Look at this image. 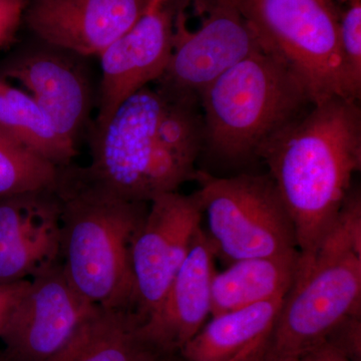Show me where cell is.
<instances>
[{
  "mask_svg": "<svg viewBox=\"0 0 361 361\" xmlns=\"http://www.w3.org/2000/svg\"><path fill=\"white\" fill-rule=\"evenodd\" d=\"M197 97L144 87L123 102L109 122L92 129L90 165L66 174L123 201L149 203L195 180L203 149V120Z\"/></svg>",
  "mask_w": 361,
  "mask_h": 361,
  "instance_id": "cell-1",
  "label": "cell"
},
{
  "mask_svg": "<svg viewBox=\"0 0 361 361\" xmlns=\"http://www.w3.org/2000/svg\"><path fill=\"white\" fill-rule=\"evenodd\" d=\"M259 158L293 222L299 263L307 262L334 227L361 168L360 102L336 97L312 104Z\"/></svg>",
  "mask_w": 361,
  "mask_h": 361,
  "instance_id": "cell-2",
  "label": "cell"
},
{
  "mask_svg": "<svg viewBox=\"0 0 361 361\" xmlns=\"http://www.w3.org/2000/svg\"><path fill=\"white\" fill-rule=\"evenodd\" d=\"M56 191L63 204L61 265L71 286L94 305L135 310L130 246L149 203L111 198L63 169Z\"/></svg>",
  "mask_w": 361,
  "mask_h": 361,
  "instance_id": "cell-3",
  "label": "cell"
},
{
  "mask_svg": "<svg viewBox=\"0 0 361 361\" xmlns=\"http://www.w3.org/2000/svg\"><path fill=\"white\" fill-rule=\"evenodd\" d=\"M312 104L279 59L256 52L202 92L203 149L223 163L245 164Z\"/></svg>",
  "mask_w": 361,
  "mask_h": 361,
  "instance_id": "cell-4",
  "label": "cell"
},
{
  "mask_svg": "<svg viewBox=\"0 0 361 361\" xmlns=\"http://www.w3.org/2000/svg\"><path fill=\"white\" fill-rule=\"evenodd\" d=\"M361 239L338 219L314 255L299 263L285 296L264 361H295L360 316Z\"/></svg>",
  "mask_w": 361,
  "mask_h": 361,
  "instance_id": "cell-5",
  "label": "cell"
},
{
  "mask_svg": "<svg viewBox=\"0 0 361 361\" xmlns=\"http://www.w3.org/2000/svg\"><path fill=\"white\" fill-rule=\"evenodd\" d=\"M226 1L250 25L263 51L302 85L311 103L336 97L353 99L339 39L341 16L331 0Z\"/></svg>",
  "mask_w": 361,
  "mask_h": 361,
  "instance_id": "cell-6",
  "label": "cell"
},
{
  "mask_svg": "<svg viewBox=\"0 0 361 361\" xmlns=\"http://www.w3.org/2000/svg\"><path fill=\"white\" fill-rule=\"evenodd\" d=\"M194 180L216 257L233 263L299 252L293 222L269 175L219 178L198 170Z\"/></svg>",
  "mask_w": 361,
  "mask_h": 361,
  "instance_id": "cell-7",
  "label": "cell"
},
{
  "mask_svg": "<svg viewBox=\"0 0 361 361\" xmlns=\"http://www.w3.org/2000/svg\"><path fill=\"white\" fill-rule=\"evenodd\" d=\"M200 27L190 32L176 11L173 49L158 87L174 96L198 97L221 75L263 51L250 25L226 0H209Z\"/></svg>",
  "mask_w": 361,
  "mask_h": 361,
  "instance_id": "cell-8",
  "label": "cell"
},
{
  "mask_svg": "<svg viewBox=\"0 0 361 361\" xmlns=\"http://www.w3.org/2000/svg\"><path fill=\"white\" fill-rule=\"evenodd\" d=\"M203 210L199 195L169 192L155 197L130 246L135 310L144 320L161 302L184 262Z\"/></svg>",
  "mask_w": 361,
  "mask_h": 361,
  "instance_id": "cell-9",
  "label": "cell"
},
{
  "mask_svg": "<svg viewBox=\"0 0 361 361\" xmlns=\"http://www.w3.org/2000/svg\"><path fill=\"white\" fill-rule=\"evenodd\" d=\"M97 305L70 283L61 262L30 279L0 339L11 361H49L70 342Z\"/></svg>",
  "mask_w": 361,
  "mask_h": 361,
  "instance_id": "cell-10",
  "label": "cell"
},
{
  "mask_svg": "<svg viewBox=\"0 0 361 361\" xmlns=\"http://www.w3.org/2000/svg\"><path fill=\"white\" fill-rule=\"evenodd\" d=\"M84 56L40 42L4 63L0 78L16 80L42 106L61 137L77 148L92 109Z\"/></svg>",
  "mask_w": 361,
  "mask_h": 361,
  "instance_id": "cell-11",
  "label": "cell"
},
{
  "mask_svg": "<svg viewBox=\"0 0 361 361\" xmlns=\"http://www.w3.org/2000/svg\"><path fill=\"white\" fill-rule=\"evenodd\" d=\"M169 2L145 13L99 52L102 80L94 129L106 125L123 102L165 73L172 54L176 13Z\"/></svg>",
  "mask_w": 361,
  "mask_h": 361,
  "instance_id": "cell-12",
  "label": "cell"
},
{
  "mask_svg": "<svg viewBox=\"0 0 361 361\" xmlns=\"http://www.w3.org/2000/svg\"><path fill=\"white\" fill-rule=\"evenodd\" d=\"M61 213L56 188L0 198V282L30 280L61 262Z\"/></svg>",
  "mask_w": 361,
  "mask_h": 361,
  "instance_id": "cell-13",
  "label": "cell"
},
{
  "mask_svg": "<svg viewBox=\"0 0 361 361\" xmlns=\"http://www.w3.org/2000/svg\"><path fill=\"white\" fill-rule=\"evenodd\" d=\"M149 0H28L23 21L40 42L99 56L148 11Z\"/></svg>",
  "mask_w": 361,
  "mask_h": 361,
  "instance_id": "cell-14",
  "label": "cell"
},
{
  "mask_svg": "<svg viewBox=\"0 0 361 361\" xmlns=\"http://www.w3.org/2000/svg\"><path fill=\"white\" fill-rule=\"evenodd\" d=\"M215 258L201 226L161 302L137 329V337L145 346L172 355L200 331L211 314Z\"/></svg>",
  "mask_w": 361,
  "mask_h": 361,
  "instance_id": "cell-15",
  "label": "cell"
},
{
  "mask_svg": "<svg viewBox=\"0 0 361 361\" xmlns=\"http://www.w3.org/2000/svg\"><path fill=\"white\" fill-rule=\"evenodd\" d=\"M284 299L214 315L180 355L185 361H264Z\"/></svg>",
  "mask_w": 361,
  "mask_h": 361,
  "instance_id": "cell-16",
  "label": "cell"
},
{
  "mask_svg": "<svg viewBox=\"0 0 361 361\" xmlns=\"http://www.w3.org/2000/svg\"><path fill=\"white\" fill-rule=\"evenodd\" d=\"M300 254L249 258L215 272L211 286V315L222 314L273 299L283 298L298 272Z\"/></svg>",
  "mask_w": 361,
  "mask_h": 361,
  "instance_id": "cell-17",
  "label": "cell"
},
{
  "mask_svg": "<svg viewBox=\"0 0 361 361\" xmlns=\"http://www.w3.org/2000/svg\"><path fill=\"white\" fill-rule=\"evenodd\" d=\"M142 322L134 310L97 306L70 342L49 361H135L147 348L137 337Z\"/></svg>",
  "mask_w": 361,
  "mask_h": 361,
  "instance_id": "cell-18",
  "label": "cell"
},
{
  "mask_svg": "<svg viewBox=\"0 0 361 361\" xmlns=\"http://www.w3.org/2000/svg\"><path fill=\"white\" fill-rule=\"evenodd\" d=\"M0 126L26 149L56 167H68L77 156V148L56 132L51 118L35 99L2 78Z\"/></svg>",
  "mask_w": 361,
  "mask_h": 361,
  "instance_id": "cell-19",
  "label": "cell"
},
{
  "mask_svg": "<svg viewBox=\"0 0 361 361\" xmlns=\"http://www.w3.org/2000/svg\"><path fill=\"white\" fill-rule=\"evenodd\" d=\"M59 168L35 155L0 126V198L54 189Z\"/></svg>",
  "mask_w": 361,
  "mask_h": 361,
  "instance_id": "cell-20",
  "label": "cell"
},
{
  "mask_svg": "<svg viewBox=\"0 0 361 361\" xmlns=\"http://www.w3.org/2000/svg\"><path fill=\"white\" fill-rule=\"evenodd\" d=\"M339 39L349 94L360 102L361 96V0H349L339 20Z\"/></svg>",
  "mask_w": 361,
  "mask_h": 361,
  "instance_id": "cell-21",
  "label": "cell"
},
{
  "mask_svg": "<svg viewBox=\"0 0 361 361\" xmlns=\"http://www.w3.org/2000/svg\"><path fill=\"white\" fill-rule=\"evenodd\" d=\"M28 0H0V49L13 44Z\"/></svg>",
  "mask_w": 361,
  "mask_h": 361,
  "instance_id": "cell-22",
  "label": "cell"
},
{
  "mask_svg": "<svg viewBox=\"0 0 361 361\" xmlns=\"http://www.w3.org/2000/svg\"><path fill=\"white\" fill-rule=\"evenodd\" d=\"M30 284V280L0 282V336L27 291Z\"/></svg>",
  "mask_w": 361,
  "mask_h": 361,
  "instance_id": "cell-23",
  "label": "cell"
},
{
  "mask_svg": "<svg viewBox=\"0 0 361 361\" xmlns=\"http://www.w3.org/2000/svg\"><path fill=\"white\" fill-rule=\"evenodd\" d=\"M295 361H353L343 351L329 341H324Z\"/></svg>",
  "mask_w": 361,
  "mask_h": 361,
  "instance_id": "cell-24",
  "label": "cell"
},
{
  "mask_svg": "<svg viewBox=\"0 0 361 361\" xmlns=\"http://www.w3.org/2000/svg\"><path fill=\"white\" fill-rule=\"evenodd\" d=\"M135 361H174V360L171 357V355H163V353H157L153 349L146 348Z\"/></svg>",
  "mask_w": 361,
  "mask_h": 361,
  "instance_id": "cell-25",
  "label": "cell"
},
{
  "mask_svg": "<svg viewBox=\"0 0 361 361\" xmlns=\"http://www.w3.org/2000/svg\"><path fill=\"white\" fill-rule=\"evenodd\" d=\"M168 1H170V0H149L148 11H147V13H152V11H156L159 7L167 4Z\"/></svg>",
  "mask_w": 361,
  "mask_h": 361,
  "instance_id": "cell-26",
  "label": "cell"
},
{
  "mask_svg": "<svg viewBox=\"0 0 361 361\" xmlns=\"http://www.w3.org/2000/svg\"><path fill=\"white\" fill-rule=\"evenodd\" d=\"M0 361H11L8 358L6 357V355H4V351L0 353Z\"/></svg>",
  "mask_w": 361,
  "mask_h": 361,
  "instance_id": "cell-27",
  "label": "cell"
},
{
  "mask_svg": "<svg viewBox=\"0 0 361 361\" xmlns=\"http://www.w3.org/2000/svg\"><path fill=\"white\" fill-rule=\"evenodd\" d=\"M341 1H342V2H348L349 0H341Z\"/></svg>",
  "mask_w": 361,
  "mask_h": 361,
  "instance_id": "cell-28",
  "label": "cell"
},
{
  "mask_svg": "<svg viewBox=\"0 0 361 361\" xmlns=\"http://www.w3.org/2000/svg\"><path fill=\"white\" fill-rule=\"evenodd\" d=\"M174 361H179V360H174ZM184 361H185V360H184Z\"/></svg>",
  "mask_w": 361,
  "mask_h": 361,
  "instance_id": "cell-29",
  "label": "cell"
}]
</instances>
